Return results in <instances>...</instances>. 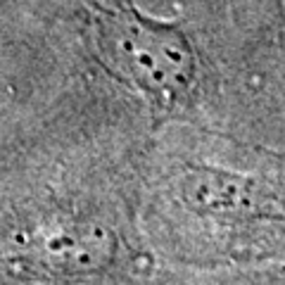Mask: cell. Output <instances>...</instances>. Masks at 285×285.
Instances as JSON below:
<instances>
[{
    "instance_id": "cell-1",
    "label": "cell",
    "mask_w": 285,
    "mask_h": 285,
    "mask_svg": "<svg viewBox=\"0 0 285 285\" xmlns=\"http://www.w3.org/2000/svg\"><path fill=\"white\" fill-rule=\"evenodd\" d=\"M93 22L95 52L114 79L147 97L157 117L192 102L197 55L176 24L147 19L131 0H83Z\"/></svg>"
}]
</instances>
